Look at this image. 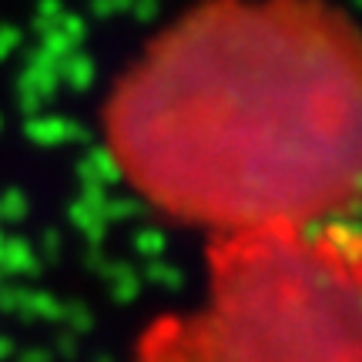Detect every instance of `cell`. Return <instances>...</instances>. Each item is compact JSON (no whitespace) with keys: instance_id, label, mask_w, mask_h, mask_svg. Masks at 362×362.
I'll use <instances>...</instances> for the list:
<instances>
[{"instance_id":"obj_1","label":"cell","mask_w":362,"mask_h":362,"mask_svg":"<svg viewBox=\"0 0 362 362\" xmlns=\"http://www.w3.org/2000/svg\"><path fill=\"white\" fill-rule=\"evenodd\" d=\"M121 175L171 218L235 235L312 228L356 188L359 57L322 0H215L124 71Z\"/></svg>"},{"instance_id":"obj_2","label":"cell","mask_w":362,"mask_h":362,"mask_svg":"<svg viewBox=\"0 0 362 362\" xmlns=\"http://www.w3.org/2000/svg\"><path fill=\"white\" fill-rule=\"evenodd\" d=\"M144 362H359L352 248L315 225L238 235Z\"/></svg>"}]
</instances>
